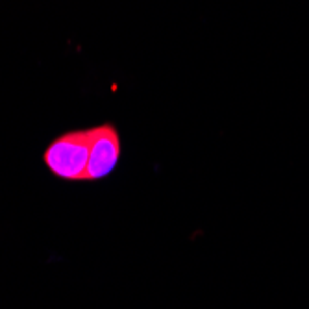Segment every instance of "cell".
Here are the masks:
<instances>
[{"label": "cell", "mask_w": 309, "mask_h": 309, "mask_svg": "<svg viewBox=\"0 0 309 309\" xmlns=\"http://www.w3.org/2000/svg\"><path fill=\"white\" fill-rule=\"evenodd\" d=\"M89 143V130H72L56 137L43 152L46 168L61 180L86 182Z\"/></svg>", "instance_id": "1"}, {"label": "cell", "mask_w": 309, "mask_h": 309, "mask_svg": "<svg viewBox=\"0 0 309 309\" xmlns=\"http://www.w3.org/2000/svg\"><path fill=\"white\" fill-rule=\"evenodd\" d=\"M89 161L86 182L102 180L111 173L121 159V137L111 122L89 128Z\"/></svg>", "instance_id": "2"}]
</instances>
